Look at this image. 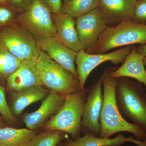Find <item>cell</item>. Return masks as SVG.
<instances>
[{"label": "cell", "mask_w": 146, "mask_h": 146, "mask_svg": "<svg viewBox=\"0 0 146 146\" xmlns=\"http://www.w3.org/2000/svg\"><path fill=\"white\" fill-rule=\"evenodd\" d=\"M69 1H70V0H64V3L67 2Z\"/></svg>", "instance_id": "1f68e13d"}, {"label": "cell", "mask_w": 146, "mask_h": 146, "mask_svg": "<svg viewBox=\"0 0 146 146\" xmlns=\"http://www.w3.org/2000/svg\"><path fill=\"white\" fill-rule=\"evenodd\" d=\"M23 61L0 45V78H8L18 70Z\"/></svg>", "instance_id": "44dd1931"}, {"label": "cell", "mask_w": 146, "mask_h": 146, "mask_svg": "<svg viewBox=\"0 0 146 146\" xmlns=\"http://www.w3.org/2000/svg\"><path fill=\"white\" fill-rule=\"evenodd\" d=\"M50 12L43 0H32L29 6L19 13L16 22L37 39L56 36V29Z\"/></svg>", "instance_id": "52a82bcc"}, {"label": "cell", "mask_w": 146, "mask_h": 146, "mask_svg": "<svg viewBox=\"0 0 146 146\" xmlns=\"http://www.w3.org/2000/svg\"><path fill=\"white\" fill-rule=\"evenodd\" d=\"M100 0H70L64 3L60 13L77 18L98 8Z\"/></svg>", "instance_id": "ffe728a7"}, {"label": "cell", "mask_w": 146, "mask_h": 146, "mask_svg": "<svg viewBox=\"0 0 146 146\" xmlns=\"http://www.w3.org/2000/svg\"><path fill=\"white\" fill-rule=\"evenodd\" d=\"M64 102V96L53 91L50 92L38 109L24 115L23 121L27 127L36 130L44 126L52 115L61 108Z\"/></svg>", "instance_id": "7c38bea8"}, {"label": "cell", "mask_w": 146, "mask_h": 146, "mask_svg": "<svg viewBox=\"0 0 146 146\" xmlns=\"http://www.w3.org/2000/svg\"><path fill=\"white\" fill-rule=\"evenodd\" d=\"M39 78L44 85L51 91L65 95L80 91L78 78L41 51L36 60Z\"/></svg>", "instance_id": "5b68a950"}, {"label": "cell", "mask_w": 146, "mask_h": 146, "mask_svg": "<svg viewBox=\"0 0 146 146\" xmlns=\"http://www.w3.org/2000/svg\"><path fill=\"white\" fill-rule=\"evenodd\" d=\"M32 1V0H11L10 5L15 11L20 13L29 6Z\"/></svg>", "instance_id": "484cf974"}, {"label": "cell", "mask_w": 146, "mask_h": 146, "mask_svg": "<svg viewBox=\"0 0 146 146\" xmlns=\"http://www.w3.org/2000/svg\"><path fill=\"white\" fill-rule=\"evenodd\" d=\"M5 90L4 87L0 86V114L7 122L13 123L16 119L7 102Z\"/></svg>", "instance_id": "603a6c76"}, {"label": "cell", "mask_w": 146, "mask_h": 146, "mask_svg": "<svg viewBox=\"0 0 146 146\" xmlns=\"http://www.w3.org/2000/svg\"><path fill=\"white\" fill-rule=\"evenodd\" d=\"M12 9L7 6H0V25H5L12 20L14 10Z\"/></svg>", "instance_id": "d4e9b609"}, {"label": "cell", "mask_w": 146, "mask_h": 146, "mask_svg": "<svg viewBox=\"0 0 146 146\" xmlns=\"http://www.w3.org/2000/svg\"><path fill=\"white\" fill-rule=\"evenodd\" d=\"M9 89L18 92L33 86H42L36 65V60H24L21 66L7 78Z\"/></svg>", "instance_id": "9a60e30c"}, {"label": "cell", "mask_w": 146, "mask_h": 146, "mask_svg": "<svg viewBox=\"0 0 146 146\" xmlns=\"http://www.w3.org/2000/svg\"><path fill=\"white\" fill-rule=\"evenodd\" d=\"M143 60L144 64H145V65L146 66V56H145V57H144Z\"/></svg>", "instance_id": "f546056e"}, {"label": "cell", "mask_w": 146, "mask_h": 146, "mask_svg": "<svg viewBox=\"0 0 146 146\" xmlns=\"http://www.w3.org/2000/svg\"><path fill=\"white\" fill-rule=\"evenodd\" d=\"M112 67L103 73V102L100 117V138H109L115 133L127 132L138 141H146V132L141 127L128 122L121 115L116 103L115 89L117 79L110 75Z\"/></svg>", "instance_id": "6da1fadb"}, {"label": "cell", "mask_w": 146, "mask_h": 146, "mask_svg": "<svg viewBox=\"0 0 146 146\" xmlns=\"http://www.w3.org/2000/svg\"><path fill=\"white\" fill-rule=\"evenodd\" d=\"M108 27L99 7L79 16L76 20V28L82 48L86 52L96 44Z\"/></svg>", "instance_id": "30bf717a"}, {"label": "cell", "mask_w": 146, "mask_h": 146, "mask_svg": "<svg viewBox=\"0 0 146 146\" xmlns=\"http://www.w3.org/2000/svg\"></svg>", "instance_id": "e575fe53"}, {"label": "cell", "mask_w": 146, "mask_h": 146, "mask_svg": "<svg viewBox=\"0 0 146 146\" xmlns=\"http://www.w3.org/2000/svg\"><path fill=\"white\" fill-rule=\"evenodd\" d=\"M115 99L123 117L146 132V93L142 84L128 78L117 79Z\"/></svg>", "instance_id": "7a4b0ae2"}, {"label": "cell", "mask_w": 146, "mask_h": 146, "mask_svg": "<svg viewBox=\"0 0 146 146\" xmlns=\"http://www.w3.org/2000/svg\"><path fill=\"white\" fill-rule=\"evenodd\" d=\"M49 92L42 86H33L12 93V112L19 115L31 104L44 100Z\"/></svg>", "instance_id": "ac0fdd59"}, {"label": "cell", "mask_w": 146, "mask_h": 146, "mask_svg": "<svg viewBox=\"0 0 146 146\" xmlns=\"http://www.w3.org/2000/svg\"><path fill=\"white\" fill-rule=\"evenodd\" d=\"M51 12L55 14L60 13L62 7L61 0H43Z\"/></svg>", "instance_id": "4316f807"}, {"label": "cell", "mask_w": 146, "mask_h": 146, "mask_svg": "<svg viewBox=\"0 0 146 146\" xmlns=\"http://www.w3.org/2000/svg\"><path fill=\"white\" fill-rule=\"evenodd\" d=\"M58 146H64V145H59Z\"/></svg>", "instance_id": "d6a6232c"}, {"label": "cell", "mask_w": 146, "mask_h": 146, "mask_svg": "<svg viewBox=\"0 0 146 146\" xmlns=\"http://www.w3.org/2000/svg\"><path fill=\"white\" fill-rule=\"evenodd\" d=\"M103 74L87 90L82 117L80 132L100 137V117L103 102L102 93Z\"/></svg>", "instance_id": "9c48e42d"}, {"label": "cell", "mask_w": 146, "mask_h": 146, "mask_svg": "<svg viewBox=\"0 0 146 146\" xmlns=\"http://www.w3.org/2000/svg\"><path fill=\"white\" fill-rule=\"evenodd\" d=\"M3 127V125L1 121L0 120V128H2Z\"/></svg>", "instance_id": "4dcf8cb0"}, {"label": "cell", "mask_w": 146, "mask_h": 146, "mask_svg": "<svg viewBox=\"0 0 146 146\" xmlns=\"http://www.w3.org/2000/svg\"><path fill=\"white\" fill-rule=\"evenodd\" d=\"M136 1H139V0H136Z\"/></svg>", "instance_id": "836d02e7"}, {"label": "cell", "mask_w": 146, "mask_h": 146, "mask_svg": "<svg viewBox=\"0 0 146 146\" xmlns=\"http://www.w3.org/2000/svg\"><path fill=\"white\" fill-rule=\"evenodd\" d=\"M85 91L64 96L63 105L44 124V130H56L70 134L74 140L80 137V125L86 100Z\"/></svg>", "instance_id": "277c9868"}, {"label": "cell", "mask_w": 146, "mask_h": 146, "mask_svg": "<svg viewBox=\"0 0 146 146\" xmlns=\"http://www.w3.org/2000/svg\"><path fill=\"white\" fill-rule=\"evenodd\" d=\"M136 0H100L99 7L108 27L132 20Z\"/></svg>", "instance_id": "4fadbf2b"}, {"label": "cell", "mask_w": 146, "mask_h": 146, "mask_svg": "<svg viewBox=\"0 0 146 146\" xmlns=\"http://www.w3.org/2000/svg\"><path fill=\"white\" fill-rule=\"evenodd\" d=\"M66 133L59 131H44L38 133L27 146H57L65 139Z\"/></svg>", "instance_id": "7402d4cb"}, {"label": "cell", "mask_w": 146, "mask_h": 146, "mask_svg": "<svg viewBox=\"0 0 146 146\" xmlns=\"http://www.w3.org/2000/svg\"><path fill=\"white\" fill-rule=\"evenodd\" d=\"M132 20L136 23L146 24V0L136 1Z\"/></svg>", "instance_id": "cb8c5ba5"}, {"label": "cell", "mask_w": 146, "mask_h": 146, "mask_svg": "<svg viewBox=\"0 0 146 146\" xmlns=\"http://www.w3.org/2000/svg\"><path fill=\"white\" fill-rule=\"evenodd\" d=\"M11 0H0V6L10 5Z\"/></svg>", "instance_id": "f1b7e54d"}, {"label": "cell", "mask_w": 146, "mask_h": 146, "mask_svg": "<svg viewBox=\"0 0 146 146\" xmlns=\"http://www.w3.org/2000/svg\"><path fill=\"white\" fill-rule=\"evenodd\" d=\"M38 42L42 51L78 78L75 66L77 52L65 46L56 36L41 38Z\"/></svg>", "instance_id": "8fae6325"}, {"label": "cell", "mask_w": 146, "mask_h": 146, "mask_svg": "<svg viewBox=\"0 0 146 146\" xmlns=\"http://www.w3.org/2000/svg\"><path fill=\"white\" fill-rule=\"evenodd\" d=\"M38 133L29 129L0 128V146H27Z\"/></svg>", "instance_id": "d6986e66"}, {"label": "cell", "mask_w": 146, "mask_h": 146, "mask_svg": "<svg viewBox=\"0 0 146 146\" xmlns=\"http://www.w3.org/2000/svg\"><path fill=\"white\" fill-rule=\"evenodd\" d=\"M133 46H126L112 52L100 54H89L83 49L79 51L77 54L75 61L80 90L85 91L86 79L94 69L105 62H111L115 65L123 63Z\"/></svg>", "instance_id": "ba28073f"}, {"label": "cell", "mask_w": 146, "mask_h": 146, "mask_svg": "<svg viewBox=\"0 0 146 146\" xmlns=\"http://www.w3.org/2000/svg\"><path fill=\"white\" fill-rule=\"evenodd\" d=\"M136 50L141 55L144 57L146 56V44L141 45L136 48Z\"/></svg>", "instance_id": "83f0119b"}, {"label": "cell", "mask_w": 146, "mask_h": 146, "mask_svg": "<svg viewBox=\"0 0 146 146\" xmlns=\"http://www.w3.org/2000/svg\"><path fill=\"white\" fill-rule=\"evenodd\" d=\"M126 142H129L138 146H146V141L136 140L132 136L126 137L120 133L112 138H104L89 134H85L75 140H68L64 146H122Z\"/></svg>", "instance_id": "e0dca14e"}, {"label": "cell", "mask_w": 146, "mask_h": 146, "mask_svg": "<svg viewBox=\"0 0 146 146\" xmlns=\"http://www.w3.org/2000/svg\"><path fill=\"white\" fill-rule=\"evenodd\" d=\"M54 22L56 36L63 44L77 52L82 49L74 17L66 13H58L54 17Z\"/></svg>", "instance_id": "2e32d148"}, {"label": "cell", "mask_w": 146, "mask_h": 146, "mask_svg": "<svg viewBox=\"0 0 146 146\" xmlns=\"http://www.w3.org/2000/svg\"><path fill=\"white\" fill-rule=\"evenodd\" d=\"M0 45L22 60H36L41 50L38 39L17 24L5 26L0 32Z\"/></svg>", "instance_id": "8992f818"}, {"label": "cell", "mask_w": 146, "mask_h": 146, "mask_svg": "<svg viewBox=\"0 0 146 146\" xmlns=\"http://www.w3.org/2000/svg\"><path fill=\"white\" fill-rule=\"evenodd\" d=\"M143 58L133 45L123 65L119 68L112 67L110 76L116 79L121 77L135 79L144 84L146 92V71Z\"/></svg>", "instance_id": "5bb4252c"}, {"label": "cell", "mask_w": 146, "mask_h": 146, "mask_svg": "<svg viewBox=\"0 0 146 146\" xmlns=\"http://www.w3.org/2000/svg\"><path fill=\"white\" fill-rule=\"evenodd\" d=\"M140 44H146V24L136 23L132 20L114 27H108L96 44L86 52L104 54L119 47Z\"/></svg>", "instance_id": "3957f363"}]
</instances>
